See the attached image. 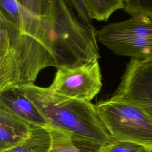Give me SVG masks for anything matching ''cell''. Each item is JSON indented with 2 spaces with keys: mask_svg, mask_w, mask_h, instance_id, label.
<instances>
[{
  "mask_svg": "<svg viewBox=\"0 0 152 152\" xmlns=\"http://www.w3.org/2000/svg\"><path fill=\"white\" fill-rule=\"evenodd\" d=\"M100 152H152V150L135 143L113 141Z\"/></svg>",
  "mask_w": 152,
  "mask_h": 152,
  "instance_id": "obj_15",
  "label": "cell"
},
{
  "mask_svg": "<svg viewBox=\"0 0 152 152\" xmlns=\"http://www.w3.org/2000/svg\"><path fill=\"white\" fill-rule=\"evenodd\" d=\"M92 20L107 21L111 15L124 9V0H84Z\"/></svg>",
  "mask_w": 152,
  "mask_h": 152,
  "instance_id": "obj_12",
  "label": "cell"
},
{
  "mask_svg": "<svg viewBox=\"0 0 152 152\" xmlns=\"http://www.w3.org/2000/svg\"><path fill=\"white\" fill-rule=\"evenodd\" d=\"M70 7L75 11L78 17L87 23H91L89 12L84 0H65Z\"/></svg>",
  "mask_w": 152,
  "mask_h": 152,
  "instance_id": "obj_16",
  "label": "cell"
},
{
  "mask_svg": "<svg viewBox=\"0 0 152 152\" xmlns=\"http://www.w3.org/2000/svg\"><path fill=\"white\" fill-rule=\"evenodd\" d=\"M97 30L81 19L65 0H55L52 49L55 68L99 61Z\"/></svg>",
  "mask_w": 152,
  "mask_h": 152,
  "instance_id": "obj_3",
  "label": "cell"
},
{
  "mask_svg": "<svg viewBox=\"0 0 152 152\" xmlns=\"http://www.w3.org/2000/svg\"><path fill=\"white\" fill-rule=\"evenodd\" d=\"M124 10L131 16L144 15L152 17V0H124Z\"/></svg>",
  "mask_w": 152,
  "mask_h": 152,
  "instance_id": "obj_14",
  "label": "cell"
},
{
  "mask_svg": "<svg viewBox=\"0 0 152 152\" xmlns=\"http://www.w3.org/2000/svg\"><path fill=\"white\" fill-rule=\"evenodd\" d=\"M112 96L137 104L152 119V61L131 58Z\"/></svg>",
  "mask_w": 152,
  "mask_h": 152,
  "instance_id": "obj_7",
  "label": "cell"
},
{
  "mask_svg": "<svg viewBox=\"0 0 152 152\" xmlns=\"http://www.w3.org/2000/svg\"><path fill=\"white\" fill-rule=\"evenodd\" d=\"M48 129L52 136V145L49 152H100L107 144L60 130Z\"/></svg>",
  "mask_w": 152,
  "mask_h": 152,
  "instance_id": "obj_10",
  "label": "cell"
},
{
  "mask_svg": "<svg viewBox=\"0 0 152 152\" xmlns=\"http://www.w3.org/2000/svg\"><path fill=\"white\" fill-rule=\"evenodd\" d=\"M28 12L50 23H53L55 0H17Z\"/></svg>",
  "mask_w": 152,
  "mask_h": 152,
  "instance_id": "obj_13",
  "label": "cell"
},
{
  "mask_svg": "<svg viewBox=\"0 0 152 152\" xmlns=\"http://www.w3.org/2000/svg\"><path fill=\"white\" fill-rule=\"evenodd\" d=\"M33 126L0 103V152L15 147L26 140Z\"/></svg>",
  "mask_w": 152,
  "mask_h": 152,
  "instance_id": "obj_8",
  "label": "cell"
},
{
  "mask_svg": "<svg viewBox=\"0 0 152 152\" xmlns=\"http://www.w3.org/2000/svg\"><path fill=\"white\" fill-rule=\"evenodd\" d=\"M52 145V136L48 128L34 125L29 136L24 141L1 152H49Z\"/></svg>",
  "mask_w": 152,
  "mask_h": 152,
  "instance_id": "obj_11",
  "label": "cell"
},
{
  "mask_svg": "<svg viewBox=\"0 0 152 152\" xmlns=\"http://www.w3.org/2000/svg\"><path fill=\"white\" fill-rule=\"evenodd\" d=\"M0 103L33 125L48 128V122L20 86L0 91Z\"/></svg>",
  "mask_w": 152,
  "mask_h": 152,
  "instance_id": "obj_9",
  "label": "cell"
},
{
  "mask_svg": "<svg viewBox=\"0 0 152 152\" xmlns=\"http://www.w3.org/2000/svg\"><path fill=\"white\" fill-rule=\"evenodd\" d=\"M102 75L99 61L58 68L49 87L60 95L91 102L101 91Z\"/></svg>",
  "mask_w": 152,
  "mask_h": 152,
  "instance_id": "obj_6",
  "label": "cell"
},
{
  "mask_svg": "<svg viewBox=\"0 0 152 152\" xmlns=\"http://www.w3.org/2000/svg\"><path fill=\"white\" fill-rule=\"evenodd\" d=\"M49 66L55 67L52 50L0 15V91L34 84Z\"/></svg>",
  "mask_w": 152,
  "mask_h": 152,
  "instance_id": "obj_1",
  "label": "cell"
},
{
  "mask_svg": "<svg viewBox=\"0 0 152 152\" xmlns=\"http://www.w3.org/2000/svg\"><path fill=\"white\" fill-rule=\"evenodd\" d=\"M97 41L119 56L152 61V17L138 15L96 31Z\"/></svg>",
  "mask_w": 152,
  "mask_h": 152,
  "instance_id": "obj_5",
  "label": "cell"
},
{
  "mask_svg": "<svg viewBox=\"0 0 152 152\" xmlns=\"http://www.w3.org/2000/svg\"><path fill=\"white\" fill-rule=\"evenodd\" d=\"M95 107L113 141L135 143L152 150V119L141 107L113 96Z\"/></svg>",
  "mask_w": 152,
  "mask_h": 152,
  "instance_id": "obj_4",
  "label": "cell"
},
{
  "mask_svg": "<svg viewBox=\"0 0 152 152\" xmlns=\"http://www.w3.org/2000/svg\"><path fill=\"white\" fill-rule=\"evenodd\" d=\"M20 87L43 115L48 128L104 144L113 141L91 102L60 95L49 87L34 84Z\"/></svg>",
  "mask_w": 152,
  "mask_h": 152,
  "instance_id": "obj_2",
  "label": "cell"
}]
</instances>
